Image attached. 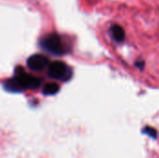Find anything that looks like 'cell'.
<instances>
[{
	"label": "cell",
	"mask_w": 159,
	"mask_h": 158,
	"mask_svg": "<svg viewBox=\"0 0 159 158\" xmlns=\"http://www.w3.org/2000/svg\"><path fill=\"white\" fill-rule=\"evenodd\" d=\"M42 79L27 74L22 68L18 67L15 76L7 80L4 87L8 91H20L22 89H36L41 86Z\"/></svg>",
	"instance_id": "1"
},
{
	"label": "cell",
	"mask_w": 159,
	"mask_h": 158,
	"mask_svg": "<svg viewBox=\"0 0 159 158\" xmlns=\"http://www.w3.org/2000/svg\"><path fill=\"white\" fill-rule=\"evenodd\" d=\"M40 46L44 50L54 55H62L67 51L61 36L56 34H50L43 37L40 40Z\"/></svg>",
	"instance_id": "2"
},
{
	"label": "cell",
	"mask_w": 159,
	"mask_h": 158,
	"mask_svg": "<svg viewBox=\"0 0 159 158\" xmlns=\"http://www.w3.org/2000/svg\"><path fill=\"white\" fill-rule=\"evenodd\" d=\"M48 77L55 80L66 81L72 76V69L61 61H55L48 65Z\"/></svg>",
	"instance_id": "3"
},
{
	"label": "cell",
	"mask_w": 159,
	"mask_h": 158,
	"mask_svg": "<svg viewBox=\"0 0 159 158\" xmlns=\"http://www.w3.org/2000/svg\"><path fill=\"white\" fill-rule=\"evenodd\" d=\"M48 65V59L41 54H34L27 60V66L33 71H43Z\"/></svg>",
	"instance_id": "4"
},
{
	"label": "cell",
	"mask_w": 159,
	"mask_h": 158,
	"mask_svg": "<svg viewBox=\"0 0 159 158\" xmlns=\"http://www.w3.org/2000/svg\"><path fill=\"white\" fill-rule=\"evenodd\" d=\"M111 34L116 42H122L125 39V32L119 25H113L111 27Z\"/></svg>",
	"instance_id": "5"
},
{
	"label": "cell",
	"mask_w": 159,
	"mask_h": 158,
	"mask_svg": "<svg viewBox=\"0 0 159 158\" xmlns=\"http://www.w3.org/2000/svg\"><path fill=\"white\" fill-rule=\"evenodd\" d=\"M60 89V87L56 83H48L44 87V91L43 93L45 95H54L56 94Z\"/></svg>",
	"instance_id": "6"
}]
</instances>
